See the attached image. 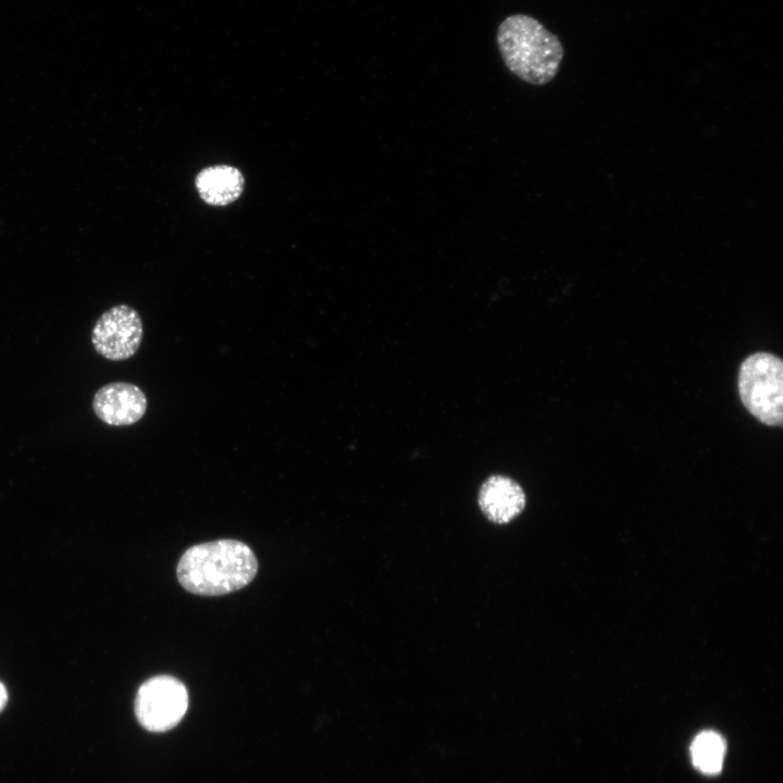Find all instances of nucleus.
Instances as JSON below:
<instances>
[{"mask_svg":"<svg viewBox=\"0 0 783 783\" xmlns=\"http://www.w3.org/2000/svg\"><path fill=\"white\" fill-rule=\"evenodd\" d=\"M258 572L252 549L236 539H217L189 547L181 557L176 574L188 592L221 596L248 585Z\"/></svg>","mask_w":783,"mask_h":783,"instance_id":"f257e3e1","label":"nucleus"},{"mask_svg":"<svg viewBox=\"0 0 783 783\" xmlns=\"http://www.w3.org/2000/svg\"><path fill=\"white\" fill-rule=\"evenodd\" d=\"M497 45L508 70L536 86L555 78L564 54L560 39L526 14L510 15L500 23Z\"/></svg>","mask_w":783,"mask_h":783,"instance_id":"f03ea898","label":"nucleus"},{"mask_svg":"<svg viewBox=\"0 0 783 783\" xmlns=\"http://www.w3.org/2000/svg\"><path fill=\"white\" fill-rule=\"evenodd\" d=\"M738 390L745 408L762 423L781 425L783 420V363L768 352L744 360L738 374Z\"/></svg>","mask_w":783,"mask_h":783,"instance_id":"7ed1b4c3","label":"nucleus"},{"mask_svg":"<svg viewBox=\"0 0 783 783\" xmlns=\"http://www.w3.org/2000/svg\"><path fill=\"white\" fill-rule=\"evenodd\" d=\"M188 707L185 685L174 676L158 675L144 682L135 698V714L139 723L152 732L175 726Z\"/></svg>","mask_w":783,"mask_h":783,"instance_id":"20e7f679","label":"nucleus"},{"mask_svg":"<svg viewBox=\"0 0 783 783\" xmlns=\"http://www.w3.org/2000/svg\"><path fill=\"white\" fill-rule=\"evenodd\" d=\"M142 334L139 313L127 304H117L99 316L91 332V344L103 358L122 361L137 352Z\"/></svg>","mask_w":783,"mask_h":783,"instance_id":"39448f33","label":"nucleus"},{"mask_svg":"<svg viewBox=\"0 0 783 783\" xmlns=\"http://www.w3.org/2000/svg\"><path fill=\"white\" fill-rule=\"evenodd\" d=\"M147 405L144 391L126 382H114L102 386L92 399L95 414L112 426L135 424L145 415Z\"/></svg>","mask_w":783,"mask_h":783,"instance_id":"423d86ee","label":"nucleus"},{"mask_svg":"<svg viewBox=\"0 0 783 783\" xmlns=\"http://www.w3.org/2000/svg\"><path fill=\"white\" fill-rule=\"evenodd\" d=\"M477 501L489 521L505 524L523 511L526 499L522 487L514 480L493 475L482 484Z\"/></svg>","mask_w":783,"mask_h":783,"instance_id":"0eeeda50","label":"nucleus"},{"mask_svg":"<svg viewBox=\"0 0 783 783\" xmlns=\"http://www.w3.org/2000/svg\"><path fill=\"white\" fill-rule=\"evenodd\" d=\"M195 187L206 203L224 207L243 195L245 177L240 170L233 165H210L196 175Z\"/></svg>","mask_w":783,"mask_h":783,"instance_id":"6e6552de","label":"nucleus"},{"mask_svg":"<svg viewBox=\"0 0 783 783\" xmlns=\"http://www.w3.org/2000/svg\"><path fill=\"white\" fill-rule=\"evenodd\" d=\"M693 763L700 771L709 774L718 773L725 755V742L713 731L699 733L692 743Z\"/></svg>","mask_w":783,"mask_h":783,"instance_id":"1a4fd4ad","label":"nucleus"},{"mask_svg":"<svg viewBox=\"0 0 783 783\" xmlns=\"http://www.w3.org/2000/svg\"><path fill=\"white\" fill-rule=\"evenodd\" d=\"M8 701V692L3 683L0 682V711L3 709Z\"/></svg>","mask_w":783,"mask_h":783,"instance_id":"9d476101","label":"nucleus"}]
</instances>
